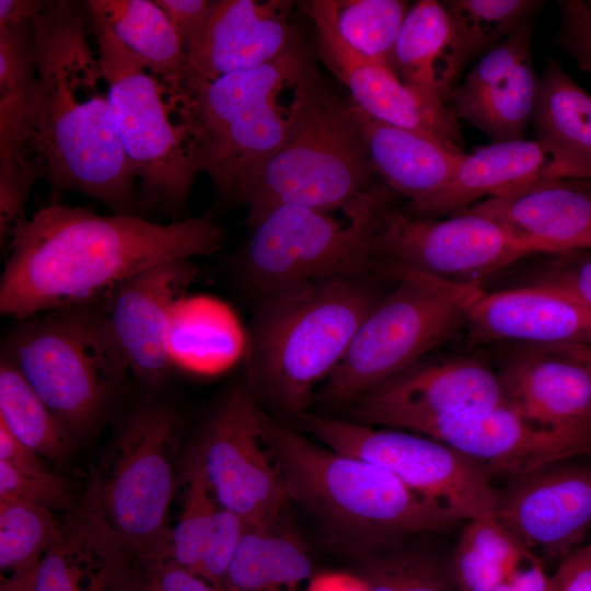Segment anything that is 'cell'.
<instances>
[{"label":"cell","mask_w":591,"mask_h":591,"mask_svg":"<svg viewBox=\"0 0 591 591\" xmlns=\"http://www.w3.org/2000/svg\"><path fill=\"white\" fill-rule=\"evenodd\" d=\"M223 229L208 216L158 223L54 202L14 233L0 278V312L15 321L103 300L158 264L210 255Z\"/></svg>","instance_id":"6da1fadb"},{"label":"cell","mask_w":591,"mask_h":591,"mask_svg":"<svg viewBox=\"0 0 591 591\" xmlns=\"http://www.w3.org/2000/svg\"><path fill=\"white\" fill-rule=\"evenodd\" d=\"M92 37L85 1H48L32 21V163L54 196L78 192L112 213L137 215L136 176L116 132Z\"/></svg>","instance_id":"7a4b0ae2"},{"label":"cell","mask_w":591,"mask_h":591,"mask_svg":"<svg viewBox=\"0 0 591 591\" xmlns=\"http://www.w3.org/2000/svg\"><path fill=\"white\" fill-rule=\"evenodd\" d=\"M374 268L259 298L247 352V385L257 402L299 418L316 387L347 354L361 323L385 293Z\"/></svg>","instance_id":"3957f363"},{"label":"cell","mask_w":591,"mask_h":591,"mask_svg":"<svg viewBox=\"0 0 591 591\" xmlns=\"http://www.w3.org/2000/svg\"><path fill=\"white\" fill-rule=\"evenodd\" d=\"M260 421L289 501L310 512L338 548L361 558L462 523L387 471L313 442L264 409Z\"/></svg>","instance_id":"277c9868"},{"label":"cell","mask_w":591,"mask_h":591,"mask_svg":"<svg viewBox=\"0 0 591 591\" xmlns=\"http://www.w3.org/2000/svg\"><path fill=\"white\" fill-rule=\"evenodd\" d=\"M290 89L289 134L237 200L247 206L248 229L281 206L344 211L382 184L354 105L334 94L312 63Z\"/></svg>","instance_id":"5b68a950"},{"label":"cell","mask_w":591,"mask_h":591,"mask_svg":"<svg viewBox=\"0 0 591 591\" xmlns=\"http://www.w3.org/2000/svg\"><path fill=\"white\" fill-rule=\"evenodd\" d=\"M312 63L300 42L263 66L184 88L176 114L198 166L220 194L240 196L285 142L290 120L278 96Z\"/></svg>","instance_id":"8992f818"},{"label":"cell","mask_w":591,"mask_h":591,"mask_svg":"<svg viewBox=\"0 0 591 591\" xmlns=\"http://www.w3.org/2000/svg\"><path fill=\"white\" fill-rule=\"evenodd\" d=\"M101 301L18 321L1 348L74 441L129 376Z\"/></svg>","instance_id":"52a82bcc"},{"label":"cell","mask_w":591,"mask_h":591,"mask_svg":"<svg viewBox=\"0 0 591 591\" xmlns=\"http://www.w3.org/2000/svg\"><path fill=\"white\" fill-rule=\"evenodd\" d=\"M394 280L361 323L347 354L317 391L320 401L347 407L404 373L467 325L482 290L451 283L389 262Z\"/></svg>","instance_id":"ba28073f"},{"label":"cell","mask_w":591,"mask_h":591,"mask_svg":"<svg viewBox=\"0 0 591 591\" xmlns=\"http://www.w3.org/2000/svg\"><path fill=\"white\" fill-rule=\"evenodd\" d=\"M384 184L361 195L343 211L281 206L252 231L240 258V278L259 298L329 277L374 268L371 240L393 206Z\"/></svg>","instance_id":"9c48e42d"},{"label":"cell","mask_w":591,"mask_h":591,"mask_svg":"<svg viewBox=\"0 0 591 591\" xmlns=\"http://www.w3.org/2000/svg\"><path fill=\"white\" fill-rule=\"evenodd\" d=\"M89 13L116 132L139 179V207L176 212L199 172L187 132L163 84Z\"/></svg>","instance_id":"30bf717a"},{"label":"cell","mask_w":591,"mask_h":591,"mask_svg":"<svg viewBox=\"0 0 591 591\" xmlns=\"http://www.w3.org/2000/svg\"><path fill=\"white\" fill-rule=\"evenodd\" d=\"M179 415L148 404L134 410L102 459L80 503L132 553L170 537L167 510L176 487Z\"/></svg>","instance_id":"8fae6325"},{"label":"cell","mask_w":591,"mask_h":591,"mask_svg":"<svg viewBox=\"0 0 591 591\" xmlns=\"http://www.w3.org/2000/svg\"><path fill=\"white\" fill-rule=\"evenodd\" d=\"M328 449L372 463L461 522L496 521V489L482 465L421 433L379 429L310 412L299 418Z\"/></svg>","instance_id":"7c38bea8"},{"label":"cell","mask_w":591,"mask_h":591,"mask_svg":"<svg viewBox=\"0 0 591 591\" xmlns=\"http://www.w3.org/2000/svg\"><path fill=\"white\" fill-rule=\"evenodd\" d=\"M370 253L373 258L471 287H479L520 259L543 255L536 245L483 215L463 210L447 218H425L393 206L371 240Z\"/></svg>","instance_id":"4fadbf2b"},{"label":"cell","mask_w":591,"mask_h":591,"mask_svg":"<svg viewBox=\"0 0 591 591\" xmlns=\"http://www.w3.org/2000/svg\"><path fill=\"white\" fill-rule=\"evenodd\" d=\"M247 384L233 387L207 420L196 452L217 503L247 526L274 528L289 501Z\"/></svg>","instance_id":"5bb4252c"},{"label":"cell","mask_w":591,"mask_h":591,"mask_svg":"<svg viewBox=\"0 0 591 591\" xmlns=\"http://www.w3.org/2000/svg\"><path fill=\"white\" fill-rule=\"evenodd\" d=\"M396 429L425 434L509 479L551 463L591 454V434L540 428L507 405L415 418Z\"/></svg>","instance_id":"9a60e30c"},{"label":"cell","mask_w":591,"mask_h":591,"mask_svg":"<svg viewBox=\"0 0 591 591\" xmlns=\"http://www.w3.org/2000/svg\"><path fill=\"white\" fill-rule=\"evenodd\" d=\"M314 22L320 56L348 89L352 104L369 117L462 149L457 117L444 103L429 100L403 83L387 66L348 46L337 32L333 0L303 3Z\"/></svg>","instance_id":"2e32d148"},{"label":"cell","mask_w":591,"mask_h":591,"mask_svg":"<svg viewBox=\"0 0 591 591\" xmlns=\"http://www.w3.org/2000/svg\"><path fill=\"white\" fill-rule=\"evenodd\" d=\"M197 273L192 258L164 262L128 278L101 301L129 376L146 386L160 384L173 364L172 314Z\"/></svg>","instance_id":"e0dca14e"},{"label":"cell","mask_w":591,"mask_h":591,"mask_svg":"<svg viewBox=\"0 0 591 591\" xmlns=\"http://www.w3.org/2000/svg\"><path fill=\"white\" fill-rule=\"evenodd\" d=\"M506 405L499 373L476 357L415 364L348 405L351 421L398 428L407 420Z\"/></svg>","instance_id":"ac0fdd59"},{"label":"cell","mask_w":591,"mask_h":591,"mask_svg":"<svg viewBox=\"0 0 591 591\" xmlns=\"http://www.w3.org/2000/svg\"><path fill=\"white\" fill-rule=\"evenodd\" d=\"M495 517L531 551L569 553L591 529V466L565 460L509 479Z\"/></svg>","instance_id":"d6986e66"},{"label":"cell","mask_w":591,"mask_h":591,"mask_svg":"<svg viewBox=\"0 0 591 591\" xmlns=\"http://www.w3.org/2000/svg\"><path fill=\"white\" fill-rule=\"evenodd\" d=\"M533 28L531 22L484 54L447 101L457 119L491 142L523 139L532 120L540 85L532 59Z\"/></svg>","instance_id":"ffe728a7"},{"label":"cell","mask_w":591,"mask_h":591,"mask_svg":"<svg viewBox=\"0 0 591 591\" xmlns=\"http://www.w3.org/2000/svg\"><path fill=\"white\" fill-rule=\"evenodd\" d=\"M557 178H591V163L542 138L491 142L464 154L448 186L419 217L452 216L480 199Z\"/></svg>","instance_id":"44dd1931"},{"label":"cell","mask_w":591,"mask_h":591,"mask_svg":"<svg viewBox=\"0 0 591 591\" xmlns=\"http://www.w3.org/2000/svg\"><path fill=\"white\" fill-rule=\"evenodd\" d=\"M292 4L281 0L211 1L205 31L188 54L181 91L268 63L298 44L289 21Z\"/></svg>","instance_id":"7402d4cb"},{"label":"cell","mask_w":591,"mask_h":591,"mask_svg":"<svg viewBox=\"0 0 591 591\" xmlns=\"http://www.w3.org/2000/svg\"><path fill=\"white\" fill-rule=\"evenodd\" d=\"M36 83L32 22L0 28V239L24 223L38 176L31 159L32 102Z\"/></svg>","instance_id":"603a6c76"},{"label":"cell","mask_w":591,"mask_h":591,"mask_svg":"<svg viewBox=\"0 0 591 591\" xmlns=\"http://www.w3.org/2000/svg\"><path fill=\"white\" fill-rule=\"evenodd\" d=\"M506 405L555 432L591 434V375L542 346L517 345L498 372Z\"/></svg>","instance_id":"cb8c5ba5"},{"label":"cell","mask_w":591,"mask_h":591,"mask_svg":"<svg viewBox=\"0 0 591 591\" xmlns=\"http://www.w3.org/2000/svg\"><path fill=\"white\" fill-rule=\"evenodd\" d=\"M466 327L478 340L528 346L591 344V309L538 285L480 290L468 306Z\"/></svg>","instance_id":"d4e9b609"},{"label":"cell","mask_w":591,"mask_h":591,"mask_svg":"<svg viewBox=\"0 0 591 591\" xmlns=\"http://www.w3.org/2000/svg\"><path fill=\"white\" fill-rule=\"evenodd\" d=\"M491 218L556 255L591 250V178H557L465 209Z\"/></svg>","instance_id":"484cf974"},{"label":"cell","mask_w":591,"mask_h":591,"mask_svg":"<svg viewBox=\"0 0 591 591\" xmlns=\"http://www.w3.org/2000/svg\"><path fill=\"white\" fill-rule=\"evenodd\" d=\"M132 554L79 502L34 568L32 591H117Z\"/></svg>","instance_id":"4316f807"},{"label":"cell","mask_w":591,"mask_h":591,"mask_svg":"<svg viewBox=\"0 0 591 591\" xmlns=\"http://www.w3.org/2000/svg\"><path fill=\"white\" fill-rule=\"evenodd\" d=\"M354 109L376 174L419 216L448 186L466 152Z\"/></svg>","instance_id":"83f0119b"},{"label":"cell","mask_w":591,"mask_h":591,"mask_svg":"<svg viewBox=\"0 0 591 591\" xmlns=\"http://www.w3.org/2000/svg\"><path fill=\"white\" fill-rule=\"evenodd\" d=\"M466 65L451 18L441 1L408 8L397 35L391 68L425 97L444 103Z\"/></svg>","instance_id":"f1b7e54d"},{"label":"cell","mask_w":591,"mask_h":591,"mask_svg":"<svg viewBox=\"0 0 591 591\" xmlns=\"http://www.w3.org/2000/svg\"><path fill=\"white\" fill-rule=\"evenodd\" d=\"M85 3L163 84L175 105L188 55L164 11L151 0H89Z\"/></svg>","instance_id":"f546056e"},{"label":"cell","mask_w":591,"mask_h":591,"mask_svg":"<svg viewBox=\"0 0 591 591\" xmlns=\"http://www.w3.org/2000/svg\"><path fill=\"white\" fill-rule=\"evenodd\" d=\"M313 577V561L293 534L247 526L230 561L224 591H298Z\"/></svg>","instance_id":"4dcf8cb0"},{"label":"cell","mask_w":591,"mask_h":591,"mask_svg":"<svg viewBox=\"0 0 591 591\" xmlns=\"http://www.w3.org/2000/svg\"><path fill=\"white\" fill-rule=\"evenodd\" d=\"M464 523L449 558V569L460 591H491L535 557L497 521Z\"/></svg>","instance_id":"1f68e13d"},{"label":"cell","mask_w":591,"mask_h":591,"mask_svg":"<svg viewBox=\"0 0 591 591\" xmlns=\"http://www.w3.org/2000/svg\"><path fill=\"white\" fill-rule=\"evenodd\" d=\"M0 425L43 459L61 466L74 439L32 389L18 367L0 355Z\"/></svg>","instance_id":"d6a6232c"},{"label":"cell","mask_w":591,"mask_h":591,"mask_svg":"<svg viewBox=\"0 0 591 591\" xmlns=\"http://www.w3.org/2000/svg\"><path fill=\"white\" fill-rule=\"evenodd\" d=\"M537 138L555 142L591 163V95L547 59L533 111Z\"/></svg>","instance_id":"836d02e7"},{"label":"cell","mask_w":591,"mask_h":591,"mask_svg":"<svg viewBox=\"0 0 591 591\" xmlns=\"http://www.w3.org/2000/svg\"><path fill=\"white\" fill-rule=\"evenodd\" d=\"M403 542L359 558L356 572L368 591H460L449 559Z\"/></svg>","instance_id":"e575fe53"},{"label":"cell","mask_w":591,"mask_h":591,"mask_svg":"<svg viewBox=\"0 0 591 591\" xmlns=\"http://www.w3.org/2000/svg\"><path fill=\"white\" fill-rule=\"evenodd\" d=\"M454 25L466 63L533 22L541 1L448 0L441 1Z\"/></svg>","instance_id":"d590c367"},{"label":"cell","mask_w":591,"mask_h":591,"mask_svg":"<svg viewBox=\"0 0 591 591\" xmlns=\"http://www.w3.org/2000/svg\"><path fill=\"white\" fill-rule=\"evenodd\" d=\"M408 8L402 0H333L334 22L343 40L367 59L389 68Z\"/></svg>","instance_id":"8d00e7d4"},{"label":"cell","mask_w":591,"mask_h":591,"mask_svg":"<svg viewBox=\"0 0 591 591\" xmlns=\"http://www.w3.org/2000/svg\"><path fill=\"white\" fill-rule=\"evenodd\" d=\"M60 523L51 510L0 499V568L10 575L37 566L58 537Z\"/></svg>","instance_id":"74e56055"},{"label":"cell","mask_w":591,"mask_h":591,"mask_svg":"<svg viewBox=\"0 0 591 591\" xmlns=\"http://www.w3.org/2000/svg\"><path fill=\"white\" fill-rule=\"evenodd\" d=\"M184 472L183 508L176 525L170 531L169 555L176 564L196 575L216 525L219 505L195 451L188 457Z\"/></svg>","instance_id":"f35d334b"},{"label":"cell","mask_w":591,"mask_h":591,"mask_svg":"<svg viewBox=\"0 0 591 591\" xmlns=\"http://www.w3.org/2000/svg\"><path fill=\"white\" fill-rule=\"evenodd\" d=\"M118 591H221L176 564L169 542L144 553H134Z\"/></svg>","instance_id":"ab89813d"},{"label":"cell","mask_w":591,"mask_h":591,"mask_svg":"<svg viewBox=\"0 0 591 591\" xmlns=\"http://www.w3.org/2000/svg\"><path fill=\"white\" fill-rule=\"evenodd\" d=\"M0 499H10L53 509H70L72 491L68 482L54 472L25 473L0 461Z\"/></svg>","instance_id":"60d3db41"},{"label":"cell","mask_w":591,"mask_h":591,"mask_svg":"<svg viewBox=\"0 0 591 591\" xmlns=\"http://www.w3.org/2000/svg\"><path fill=\"white\" fill-rule=\"evenodd\" d=\"M552 256L530 285L554 289L591 309V250Z\"/></svg>","instance_id":"b9f144b4"},{"label":"cell","mask_w":591,"mask_h":591,"mask_svg":"<svg viewBox=\"0 0 591 591\" xmlns=\"http://www.w3.org/2000/svg\"><path fill=\"white\" fill-rule=\"evenodd\" d=\"M247 524L219 506L216 525L201 555L196 575L223 590L225 575Z\"/></svg>","instance_id":"7bdbcfd3"},{"label":"cell","mask_w":591,"mask_h":591,"mask_svg":"<svg viewBox=\"0 0 591 591\" xmlns=\"http://www.w3.org/2000/svg\"><path fill=\"white\" fill-rule=\"evenodd\" d=\"M558 5L560 23L553 43L591 74V9L580 0L559 1Z\"/></svg>","instance_id":"ee69618b"},{"label":"cell","mask_w":591,"mask_h":591,"mask_svg":"<svg viewBox=\"0 0 591 591\" xmlns=\"http://www.w3.org/2000/svg\"><path fill=\"white\" fill-rule=\"evenodd\" d=\"M183 40L187 55L198 44L211 9L208 0H154Z\"/></svg>","instance_id":"f6af8a7d"},{"label":"cell","mask_w":591,"mask_h":591,"mask_svg":"<svg viewBox=\"0 0 591 591\" xmlns=\"http://www.w3.org/2000/svg\"><path fill=\"white\" fill-rule=\"evenodd\" d=\"M547 591H591V558L570 553L549 576Z\"/></svg>","instance_id":"bcb514c9"},{"label":"cell","mask_w":591,"mask_h":591,"mask_svg":"<svg viewBox=\"0 0 591 591\" xmlns=\"http://www.w3.org/2000/svg\"><path fill=\"white\" fill-rule=\"evenodd\" d=\"M0 461L14 468L34 474L49 473L43 457L18 441L3 426L0 425Z\"/></svg>","instance_id":"7dc6e473"},{"label":"cell","mask_w":591,"mask_h":591,"mask_svg":"<svg viewBox=\"0 0 591 591\" xmlns=\"http://www.w3.org/2000/svg\"><path fill=\"white\" fill-rule=\"evenodd\" d=\"M549 577L535 556L509 580L491 591H547Z\"/></svg>","instance_id":"c3c4849f"},{"label":"cell","mask_w":591,"mask_h":591,"mask_svg":"<svg viewBox=\"0 0 591 591\" xmlns=\"http://www.w3.org/2000/svg\"><path fill=\"white\" fill-rule=\"evenodd\" d=\"M304 591H368L357 572L325 571L313 575Z\"/></svg>","instance_id":"681fc988"},{"label":"cell","mask_w":591,"mask_h":591,"mask_svg":"<svg viewBox=\"0 0 591 591\" xmlns=\"http://www.w3.org/2000/svg\"><path fill=\"white\" fill-rule=\"evenodd\" d=\"M47 3L38 0H0V28L33 21Z\"/></svg>","instance_id":"f907efd6"},{"label":"cell","mask_w":591,"mask_h":591,"mask_svg":"<svg viewBox=\"0 0 591 591\" xmlns=\"http://www.w3.org/2000/svg\"><path fill=\"white\" fill-rule=\"evenodd\" d=\"M542 347L577 362L591 375V344L552 345Z\"/></svg>","instance_id":"816d5d0a"},{"label":"cell","mask_w":591,"mask_h":591,"mask_svg":"<svg viewBox=\"0 0 591 591\" xmlns=\"http://www.w3.org/2000/svg\"><path fill=\"white\" fill-rule=\"evenodd\" d=\"M33 569L10 575L2 584L0 591H32Z\"/></svg>","instance_id":"f5cc1de1"},{"label":"cell","mask_w":591,"mask_h":591,"mask_svg":"<svg viewBox=\"0 0 591 591\" xmlns=\"http://www.w3.org/2000/svg\"><path fill=\"white\" fill-rule=\"evenodd\" d=\"M576 553L582 557L591 558V542L584 547L576 551Z\"/></svg>","instance_id":"db71d44e"},{"label":"cell","mask_w":591,"mask_h":591,"mask_svg":"<svg viewBox=\"0 0 591 591\" xmlns=\"http://www.w3.org/2000/svg\"><path fill=\"white\" fill-rule=\"evenodd\" d=\"M586 2L588 3V5H589V7H590V9H591V0H589V1H586Z\"/></svg>","instance_id":"11a10c76"}]
</instances>
